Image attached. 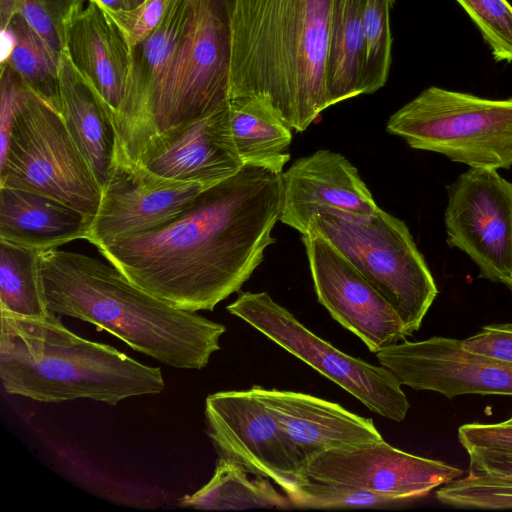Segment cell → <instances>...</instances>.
I'll list each match as a JSON object with an SVG mask.
<instances>
[{
  "mask_svg": "<svg viewBox=\"0 0 512 512\" xmlns=\"http://www.w3.org/2000/svg\"><path fill=\"white\" fill-rule=\"evenodd\" d=\"M61 115L99 185L112 166L118 135L112 118L65 51L60 54Z\"/></svg>",
  "mask_w": 512,
  "mask_h": 512,
  "instance_id": "7402d4cb",
  "label": "cell"
},
{
  "mask_svg": "<svg viewBox=\"0 0 512 512\" xmlns=\"http://www.w3.org/2000/svg\"><path fill=\"white\" fill-rule=\"evenodd\" d=\"M89 0H0V26L21 15L58 53L65 50L67 28Z\"/></svg>",
  "mask_w": 512,
  "mask_h": 512,
  "instance_id": "83f0119b",
  "label": "cell"
},
{
  "mask_svg": "<svg viewBox=\"0 0 512 512\" xmlns=\"http://www.w3.org/2000/svg\"><path fill=\"white\" fill-rule=\"evenodd\" d=\"M0 379L7 394L44 403L90 399L115 406L165 387L159 367L73 333L51 312L29 318L0 311Z\"/></svg>",
  "mask_w": 512,
  "mask_h": 512,
  "instance_id": "277c9868",
  "label": "cell"
},
{
  "mask_svg": "<svg viewBox=\"0 0 512 512\" xmlns=\"http://www.w3.org/2000/svg\"><path fill=\"white\" fill-rule=\"evenodd\" d=\"M0 187L42 194L93 218L102 191L62 115L31 91L15 115L0 160Z\"/></svg>",
  "mask_w": 512,
  "mask_h": 512,
  "instance_id": "52a82bcc",
  "label": "cell"
},
{
  "mask_svg": "<svg viewBox=\"0 0 512 512\" xmlns=\"http://www.w3.org/2000/svg\"><path fill=\"white\" fill-rule=\"evenodd\" d=\"M252 392L272 413L306 467L330 450H349L383 441L370 418L310 394L259 386Z\"/></svg>",
  "mask_w": 512,
  "mask_h": 512,
  "instance_id": "d6986e66",
  "label": "cell"
},
{
  "mask_svg": "<svg viewBox=\"0 0 512 512\" xmlns=\"http://www.w3.org/2000/svg\"><path fill=\"white\" fill-rule=\"evenodd\" d=\"M443 504L463 509H512V481L483 476L459 477L435 493Z\"/></svg>",
  "mask_w": 512,
  "mask_h": 512,
  "instance_id": "4dcf8cb0",
  "label": "cell"
},
{
  "mask_svg": "<svg viewBox=\"0 0 512 512\" xmlns=\"http://www.w3.org/2000/svg\"><path fill=\"white\" fill-rule=\"evenodd\" d=\"M386 128L413 149L440 153L470 168L512 166V98L431 86L392 114Z\"/></svg>",
  "mask_w": 512,
  "mask_h": 512,
  "instance_id": "8992f818",
  "label": "cell"
},
{
  "mask_svg": "<svg viewBox=\"0 0 512 512\" xmlns=\"http://www.w3.org/2000/svg\"><path fill=\"white\" fill-rule=\"evenodd\" d=\"M395 0H365V79L364 94L382 88L391 66L392 34L390 12Z\"/></svg>",
  "mask_w": 512,
  "mask_h": 512,
  "instance_id": "f1b7e54d",
  "label": "cell"
},
{
  "mask_svg": "<svg viewBox=\"0 0 512 512\" xmlns=\"http://www.w3.org/2000/svg\"><path fill=\"white\" fill-rule=\"evenodd\" d=\"M208 187L151 172L128 155L118 138L86 240L96 245L161 229L179 217Z\"/></svg>",
  "mask_w": 512,
  "mask_h": 512,
  "instance_id": "7c38bea8",
  "label": "cell"
},
{
  "mask_svg": "<svg viewBox=\"0 0 512 512\" xmlns=\"http://www.w3.org/2000/svg\"><path fill=\"white\" fill-rule=\"evenodd\" d=\"M230 66V0H195L161 88L152 138L227 107Z\"/></svg>",
  "mask_w": 512,
  "mask_h": 512,
  "instance_id": "9c48e42d",
  "label": "cell"
},
{
  "mask_svg": "<svg viewBox=\"0 0 512 512\" xmlns=\"http://www.w3.org/2000/svg\"><path fill=\"white\" fill-rule=\"evenodd\" d=\"M281 174L244 166L161 229L94 245L139 288L192 312L238 292L276 240Z\"/></svg>",
  "mask_w": 512,
  "mask_h": 512,
  "instance_id": "6da1fadb",
  "label": "cell"
},
{
  "mask_svg": "<svg viewBox=\"0 0 512 512\" xmlns=\"http://www.w3.org/2000/svg\"><path fill=\"white\" fill-rule=\"evenodd\" d=\"M194 4L195 0H170L157 29L131 48L125 98L114 125L120 144L135 161L154 136L161 88Z\"/></svg>",
  "mask_w": 512,
  "mask_h": 512,
  "instance_id": "2e32d148",
  "label": "cell"
},
{
  "mask_svg": "<svg viewBox=\"0 0 512 512\" xmlns=\"http://www.w3.org/2000/svg\"><path fill=\"white\" fill-rule=\"evenodd\" d=\"M40 257L49 312L93 324L173 368L201 370L220 350L223 324L155 297L113 265L57 248Z\"/></svg>",
  "mask_w": 512,
  "mask_h": 512,
  "instance_id": "7a4b0ae2",
  "label": "cell"
},
{
  "mask_svg": "<svg viewBox=\"0 0 512 512\" xmlns=\"http://www.w3.org/2000/svg\"><path fill=\"white\" fill-rule=\"evenodd\" d=\"M447 242L466 253L480 277L512 280V182L497 170L469 168L447 189Z\"/></svg>",
  "mask_w": 512,
  "mask_h": 512,
  "instance_id": "8fae6325",
  "label": "cell"
},
{
  "mask_svg": "<svg viewBox=\"0 0 512 512\" xmlns=\"http://www.w3.org/2000/svg\"><path fill=\"white\" fill-rule=\"evenodd\" d=\"M308 232L325 238L391 304L407 336L420 329L438 289L402 220L380 207L366 218L322 208Z\"/></svg>",
  "mask_w": 512,
  "mask_h": 512,
  "instance_id": "5b68a950",
  "label": "cell"
},
{
  "mask_svg": "<svg viewBox=\"0 0 512 512\" xmlns=\"http://www.w3.org/2000/svg\"><path fill=\"white\" fill-rule=\"evenodd\" d=\"M170 0H143L126 10H105L130 49L147 39L161 23Z\"/></svg>",
  "mask_w": 512,
  "mask_h": 512,
  "instance_id": "d6a6232c",
  "label": "cell"
},
{
  "mask_svg": "<svg viewBox=\"0 0 512 512\" xmlns=\"http://www.w3.org/2000/svg\"><path fill=\"white\" fill-rule=\"evenodd\" d=\"M134 1H135L136 5H137L138 3L142 2L143 0H134Z\"/></svg>",
  "mask_w": 512,
  "mask_h": 512,
  "instance_id": "ab89813d",
  "label": "cell"
},
{
  "mask_svg": "<svg viewBox=\"0 0 512 512\" xmlns=\"http://www.w3.org/2000/svg\"><path fill=\"white\" fill-rule=\"evenodd\" d=\"M241 466L220 457L212 478L199 490L180 499L184 507L201 510H245L294 508L285 494L263 477L249 478Z\"/></svg>",
  "mask_w": 512,
  "mask_h": 512,
  "instance_id": "d4e9b609",
  "label": "cell"
},
{
  "mask_svg": "<svg viewBox=\"0 0 512 512\" xmlns=\"http://www.w3.org/2000/svg\"><path fill=\"white\" fill-rule=\"evenodd\" d=\"M205 416L221 457L247 473L273 481L285 494L309 479L299 451L251 389L208 395Z\"/></svg>",
  "mask_w": 512,
  "mask_h": 512,
  "instance_id": "30bf717a",
  "label": "cell"
},
{
  "mask_svg": "<svg viewBox=\"0 0 512 512\" xmlns=\"http://www.w3.org/2000/svg\"><path fill=\"white\" fill-rule=\"evenodd\" d=\"M465 450L469 457L468 475L512 481V450L484 447Z\"/></svg>",
  "mask_w": 512,
  "mask_h": 512,
  "instance_id": "8d00e7d4",
  "label": "cell"
},
{
  "mask_svg": "<svg viewBox=\"0 0 512 512\" xmlns=\"http://www.w3.org/2000/svg\"><path fill=\"white\" fill-rule=\"evenodd\" d=\"M507 287L509 288V290L512 292V280L511 282L507 285Z\"/></svg>",
  "mask_w": 512,
  "mask_h": 512,
  "instance_id": "f35d334b",
  "label": "cell"
},
{
  "mask_svg": "<svg viewBox=\"0 0 512 512\" xmlns=\"http://www.w3.org/2000/svg\"><path fill=\"white\" fill-rule=\"evenodd\" d=\"M226 309L350 393L370 411L396 422L406 418L410 403L401 382L389 369L338 350L268 293H241Z\"/></svg>",
  "mask_w": 512,
  "mask_h": 512,
  "instance_id": "ba28073f",
  "label": "cell"
},
{
  "mask_svg": "<svg viewBox=\"0 0 512 512\" xmlns=\"http://www.w3.org/2000/svg\"><path fill=\"white\" fill-rule=\"evenodd\" d=\"M458 440L464 449L484 447L512 450V422L463 424L458 428Z\"/></svg>",
  "mask_w": 512,
  "mask_h": 512,
  "instance_id": "d590c367",
  "label": "cell"
},
{
  "mask_svg": "<svg viewBox=\"0 0 512 512\" xmlns=\"http://www.w3.org/2000/svg\"><path fill=\"white\" fill-rule=\"evenodd\" d=\"M64 51L115 124L125 98L131 49L98 3L89 1L70 23Z\"/></svg>",
  "mask_w": 512,
  "mask_h": 512,
  "instance_id": "ffe728a7",
  "label": "cell"
},
{
  "mask_svg": "<svg viewBox=\"0 0 512 512\" xmlns=\"http://www.w3.org/2000/svg\"><path fill=\"white\" fill-rule=\"evenodd\" d=\"M479 28L496 61L512 62V5L507 0H456Z\"/></svg>",
  "mask_w": 512,
  "mask_h": 512,
  "instance_id": "1f68e13d",
  "label": "cell"
},
{
  "mask_svg": "<svg viewBox=\"0 0 512 512\" xmlns=\"http://www.w3.org/2000/svg\"><path fill=\"white\" fill-rule=\"evenodd\" d=\"M365 0H331L325 84L328 107L364 94Z\"/></svg>",
  "mask_w": 512,
  "mask_h": 512,
  "instance_id": "603a6c76",
  "label": "cell"
},
{
  "mask_svg": "<svg viewBox=\"0 0 512 512\" xmlns=\"http://www.w3.org/2000/svg\"><path fill=\"white\" fill-rule=\"evenodd\" d=\"M279 220L304 235L313 215L328 208L357 217L379 209L357 169L341 154L318 150L281 173Z\"/></svg>",
  "mask_w": 512,
  "mask_h": 512,
  "instance_id": "e0dca14e",
  "label": "cell"
},
{
  "mask_svg": "<svg viewBox=\"0 0 512 512\" xmlns=\"http://www.w3.org/2000/svg\"><path fill=\"white\" fill-rule=\"evenodd\" d=\"M93 217L51 197L0 187V241L40 251L88 236Z\"/></svg>",
  "mask_w": 512,
  "mask_h": 512,
  "instance_id": "44dd1931",
  "label": "cell"
},
{
  "mask_svg": "<svg viewBox=\"0 0 512 512\" xmlns=\"http://www.w3.org/2000/svg\"><path fill=\"white\" fill-rule=\"evenodd\" d=\"M98 3L102 8L106 10H126L136 6L134 0H89ZM88 1V2H89Z\"/></svg>",
  "mask_w": 512,
  "mask_h": 512,
  "instance_id": "74e56055",
  "label": "cell"
},
{
  "mask_svg": "<svg viewBox=\"0 0 512 512\" xmlns=\"http://www.w3.org/2000/svg\"><path fill=\"white\" fill-rule=\"evenodd\" d=\"M507 420H508L509 422H512V416H511L509 419H507Z\"/></svg>",
  "mask_w": 512,
  "mask_h": 512,
  "instance_id": "60d3db41",
  "label": "cell"
},
{
  "mask_svg": "<svg viewBox=\"0 0 512 512\" xmlns=\"http://www.w3.org/2000/svg\"><path fill=\"white\" fill-rule=\"evenodd\" d=\"M331 0H230V99H254L303 132L328 108Z\"/></svg>",
  "mask_w": 512,
  "mask_h": 512,
  "instance_id": "3957f363",
  "label": "cell"
},
{
  "mask_svg": "<svg viewBox=\"0 0 512 512\" xmlns=\"http://www.w3.org/2000/svg\"><path fill=\"white\" fill-rule=\"evenodd\" d=\"M228 112L233 143L243 165L281 174L290 160L292 128L251 98L230 99Z\"/></svg>",
  "mask_w": 512,
  "mask_h": 512,
  "instance_id": "cb8c5ba5",
  "label": "cell"
},
{
  "mask_svg": "<svg viewBox=\"0 0 512 512\" xmlns=\"http://www.w3.org/2000/svg\"><path fill=\"white\" fill-rule=\"evenodd\" d=\"M6 27L12 30L15 44L1 64L8 65L29 91L61 114V53L55 51L21 15H16Z\"/></svg>",
  "mask_w": 512,
  "mask_h": 512,
  "instance_id": "484cf974",
  "label": "cell"
},
{
  "mask_svg": "<svg viewBox=\"0 0 512 512\" xmlns=\"http://www.w3.org/2000/svg\"><path fill=\"white\" fill-rule=\"evenodd\" d=\"M16 73L6 64H1L0 74V160L7 152L15 115L29 93Z\"/></svg>",
  "mask_w": 512,
  "mask_h": 512,
  "instance_id": "836d02e7",
  "label": "cell"
},
{
  "mask_svg": "<svg viewBox=\"0 0 512 512\" xmlns=\"http://www.w3.org/2000/svg\"><path fill=\"white\" fill-rule=\"evenodd\" d=\"M286 495L300 509L383 508L405 503L394 495L310 478Z\"/></svg>",
  "mask_w": 512,
  "mask_h": 512,
  "instance_id": "f546056e",
  "label": "cell"
},
{
  "mask_svg": "<svg viewBox=\"0 0 512 512\" xmlns=\"http://www.w3.org/2000/svg\"><path fill=\"white\" fill-rule=\"evenodd\" d=\"M41 252L0 241V311L29 318L50 314L41 277Z\"/></svg>",
  "mask_w": 512,
  "mask_h": 512,
  "instance_id": "4316f807",
  "label": "cell"
},
{
  "mask_svg": "<svg viewBox=\"0 0 512 512\" xmlns=\"http://www.w3.org/2000/svg\"><path fill=\"white\" fill-rule=\"evenodd\" d=\"M310 479L397 496L405 502L423 498L464 471L446 462L417 456L384 440L349 450H330L306 467Z\"/></svg>",
  "mask_w": 512,
  "mask_h": 512,
  "instance_id": "9a60e30c",
  "label": "cell"
},
{
  "mask_svg": "<svg viewBox=\"0 0 512 512\" xmlns=\"http://www.w3.org/2000/svg\"><path fill=\"white\" fill-rule=\"evenodd\" d=\"M318 302L373 352L407 337L391 304L325 238L302 235Z\"/></svg>",
  "mask_w": 512,
  "mask_h": 512,
  "instance_id": "4fadbf2b",
  "label": "cell"
},
{
  "mask_svg": "<svg viewBox=\"0 0 512 512\" xmlns=\"http://www.w3.org/2000/svg\"><path fill=\"white\" fill-rule=\"evenodd\" d=\"M376 357L401 384L415 390L448 399L467 394L512 396V364L466 351L459 339L404 340L381 349Z\"/></svg>",
  "mask_w": 512,
  "mask_h": 512,
  "instance_id": "5bb4252c",
  "label": "cell"
},
{
  "mask_svg": "<svg viewBox=\"0 0 512 512\" xmlns=\"http://www.w3.org/2000/svg\"><path fill=\"white\" fill-rule=\"evenodd\" d=\"M460 343L466 351L512 364V323L483 326L479 332L460 340Z\"/></svg>",
  "mask_w": 512,
  "mask_h": 512,
  "instance_id": "e575fe53",
  "label": "cell"
},
{
  "mask_svg": "<svg viewBox=\"0 0 512 512\" xmlns=\"http://www.w3.org/2000/svg\"><path fill=\"white\" fill-rule=\"evenodd\" d=\"M137 162L159 176L207 186L244 167L233 143L228 106L152 138Z\"/></svg>",
  "mask_w": 512,
  "mask_h": 512,
  "instance_id": "ac0fdd59",
  "label": "cell"
}]
</instances>
